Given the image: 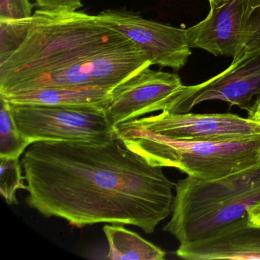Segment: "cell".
Here are the masks:
<instances>
[{
    "instance_id": "8992f818",
    "label": "cell",
    "mask_w": 260,
    "mask_h": 260,
    "mask_svg": "<svg viewBox=\"0 0 260 260\" xmlns=\"http://www.w3.org/2000/svg\"><path fill=\"white\" fill-rule=\"evenodd\" d=\"M10 105L19 131L32 144L41 141L106 143L115 138V128L100 106Z\"/></svg>"
},
{
    "instance_id": "9c48e42d",
    "label": "cell",
    "mask_w": 260,
    "mask_h": 260,
    "mask_svg": "<svg viewBox=\"0 0 260 260\" xmlns=\"http://www.w3.org/2000/svg\"><path fill=\"white\" fill-rule=\"evenodd\" d=\"M260 94V52L231 63L228 69L194 86H185L166 112L187 113L204 102L219 100L248 111Z\"/></svg>"
},
{
    "instance_id": "9a60e30c",
    "label": "cell",
    "mask_w": 260,
    "mask_h": 260,
    "mask_svg": "<svg viewBox=\"0 0 260 260\" xmlns=\"http://www.w3.org/2000/svg\"><path fill=\"white\" fill-rule=\"evenodd\" d=\"M0 193L9 205H18L16 192L19 189L26 190L22 162L19 158L4 157H0Z\"/></svg>"
},
{
    "instance_id": "2e32d148",
    "label": "cell",
    "mask_w": 260,
    "mask_h": 260,
    "mask_svg": "<svg viewBox=\"0 0 260 260\" xmlns=\"http://www.w3.org/2000/svg\"><path fill=\"white\" fill-rule=\"evenodd\" d=\"M35 4L29 0H0V19L20 20L33 16Z\"/></svg>"
},
{
    "instance_id": "ba28073f",
    "label": "cell",
    "mask_w": 260,
    "mask_h": 260,
    "mask_svg": "<svg viewBox=\"0 0 260 260\" xmlns=\"http://www.w3.org/2000/svg\"><path fill=\"white\" fill-rule=\"evenodd\" d=\"M155 135L178 141H222L260 135V123L231 113H170L132 120Z\"/></svg>"
},
{
    "instance_id": "7c38bea8",
    "label": "cell",
    "mask_w": 260,
    "mask_h": 260,
    "mask_svg": "<svg viewBox=\"0 0 260 260\" xmlns=\"http://www.w3.org/2000/svg\"><path fill=\"white\" fill-rule=\"evenodd\" d=\"M112 90L95 86H51L0 94V97L16 105L96 106L106 109Z\"/></svg>"
},
{
    "instance_id": "52a82bcc",
    "label": "cell",
    "mask_w": 260,
    "mask_h": 260,
    "mask_svg": "<svg viewBox=\"0 0 260 260\" xmlns=\"http://www.w3.org/2000/svg\"><path fill=\"white\" fill-rule=\"evenodd\" d=\"M97 16L142 50L151 65L178 71L191 54L185 29L145 19L126 8L108 9Z\"/></svg>"
},
{
    "instance_id": "7a4b0ae2",
    "label": "cell",
    "mask_w": 260,
    "mask_h": 260,
    "mask_svg": "<svg viewBox=\"0 0 260 260\" xmlns=\"http://www.w3.org/2000/svg\"><path fill=\"white\" fill-rule=\"evenodd\" d=\"M0 61V94L51 86L113 89L151 67L142 50L97 15L37 10Z\"/></svg>"
},
{
    "instance_id": "30bf717a",
    "label": "cell",
    "mask_w": 260,
    "mask_h": 260,
    "mask_svg": "<svg viewBox=\"0 0 260 260\" xmlns=\"http://www.w3.org/2000/svg\"><path fill=\"white\" fill-rule=\"evenodd\" d=\"M184 86L178 74L143 68L112 89L106 117L115 128L147 114L162 112Z\"/></svg>"
},
{
    "instance_id": "e0dca14e",
    "label": "cell",
    "mask_w": 260,
    "mask_h": 260,
    "mask_svg": "<svg viewBox=\"0 0 260 260\" xmlns=\"http://www.w3.org/2000/svg\"><path fill=\"white\" fill-rule=\"evenodd\" d=\"M38 10L45 12L73 13L83 7L82 0H35Z\"/></svg>"
},
{
    "instance_id": "3957f363",
    "label": "cell",
    "mask_w": 260,
    "mask_h": 260,
    "mask_svg": "<svg viewBox=\"0 0 260 260\" xmlns=\"http://www.w3.org/2000/svg\"><path fill=\"white\" fill-rule=\"evenodd\" d=\"M174 186L171 218L164 231L181 244L242 218L260 202V162L211 180L187 176Z\"/></svg>"
},
{
    "instance_id": "d6986e66",
    "label": "cell",
    "mask_w": 260,
    "mask_h": 260,
    "mask_svg": "<svg viewBox=\"0 0 260 260\" xmlns=\"http://www.w3.org/2000/svg\"><path fill=\"white\" fill-rule=\"evenodd\" d=\"M247 218L251 224L260 225V202L248 211Z\"/></svg>"
},
{
    "instance_id": "ffe728a7",
    "label": "cell",
    "mask_w": 260,
    "mask_h": 260,
    "mask_svg": "<svg viewBox=\"0 0 260 260\" xmlns=\"http://www.w3.org/2000/svg\"><path fill=\"white\" fill-rule=\"evenodd\" d=\"M208 1L209 2L211 9H212L219 7V6L221 5V4H224L228 0H208Z\"/></svg>"
},
{
    "instance_id": "4fadbf2b",
    "label": "cell",
    "mask_w": 260,
    "mask_h": 260,
    "mask_svg": "<svg viewBox=\"0 0 260 260\" xmlns=\"http://www.w3.org/2000/svg\"><path fill=\"white\" fill-rule=\"evenodd\" d=\"M103 232L107 239V258L114 260H164L165 251L119 224H106Z\"/></svg>"
},
{
    "instance_id": "6da1fadb",
    "label": "cell",
    "mask_w": 260,
    "mask_h": 260,
    "mask_svg": "<svg viewBox=\"0 0 260 260\" xmlns=\"http://www.w3.org/2000/svg\"><path fill=\"white\" fill-rule=\"evenodd\" d=\"M27 205L82 228L131 225L153 234L172 214L173 183L116 138L106 143L41 141L22 156Z\"/></svg>"
},
{
    "instance_id": "5bb4252c",
    "label": "cell",
    "mask_w": 260,
    "mask_h": 260,
    "mask_svg": "<svg viewBox=\"0 0 260 260\" xmlns=\"http://www.w3.org/2000/svg\"><path fill=\"white\" fill-rule=\"evenodd\" d=\"M31 144L19 131L10 103L0 97V157L19 158Z\"/></svg>"
},
{
    "instance_id": "8fae6325",
    "label": "cell",
    "mask_w": 260,
    "mask_h": 260,
    "mask_svg": "<svg viewBox=\"0 0 260 260\" xmlns=\"http://www.w3.org/2000/svg\"><path fill=\"white\" fill-rule=\"evenodd\" d=\"M176 254L187 260L260 259V225L251 224L246 214L206 237L181 243Z\"/></svg>"
},
{
    "instance_id": "ac0fdd59",
    "label": "cell",
    "mask_w": 260,
    "mask_h": 260,
    "mask_svg": "<svg viewBox=\"0 0 260 260\" xmlns=\"http://www.w3.org/2000/svg\"><path fill=\"white\" fill-rule=\"evenodd\" d=\"M247 112L249 119L260 123V94L257 95Z\"/></svg>"
},
{
    "instance_id": "5b68a950",
    "label": "cell",
    "mask_w": 260,
    "mask_h": 260,
    "mask_svg": "<svg viewBox=\"0 0 260 260\" xmlns=\"http://www.w3.org/2000/svg\"><path fill=\"white\" fill-rule=\"evenodd\" d=\"M185 34L190 48L233 57L232 63L260 52V0H228Z\"/></svg>"
},
{
    "instance_id": "277c9868",
    "label": "cell",
    "mask_w": 260,
    "mask_h": 260,
    "mask_svg": "<svg viewBox=\"0 0 260 260\" xmlns=\"http://www.w3.org/2000/svg\"><path fill=\"white\" fill-rule=\"evenodd\" d=\"M115 138L154 167H173L187 176L211 180L260 162V135L222 141H178L132 121L115 127Z\"/></svg>"
}]
</instances>
